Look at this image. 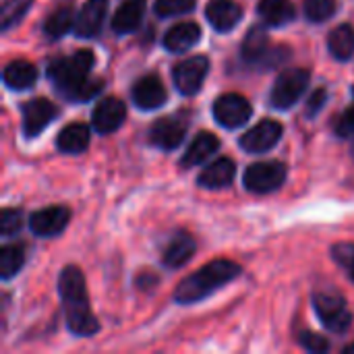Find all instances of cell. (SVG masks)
Listing matches in <instances>:
<instances>
[{
  "label": "cell",
  "mask_w": 354,
  "mask_h": 354,
  "mask_svg": "<svg viewBox=\"0 0 354 354\" xmlns=\"http://www.w3.org/2000/svg\"><path fill=\"white\" fill-rule=\"evenodd\" d=\"M58 295L62 301V311L66 317V328L71 334L89 338L97 334L100 324L89 307V295L85 286L83 272L75 266H66L58 278Z\"/></svg>",
  "instance_id": "cell-1"
},
{
  "label": "cell",
  "mask_w": 354,
  "mask_h": 354,
  "mask_svg": "<svg viewBox=\"0 0 354 354\" xmlns=\"http://www.w3.org/2000/svg\"><path fill=\"white\" fill-rule=\"evenodd\" d=\"M239 274H241V268L234 261H228V259L209 261L207 266H203L199 272L191 274L176 286L174 301L178 305H193L197 301H203L205 297H209L212 292H216L218 288L234 280Z\"/></svg>",
  "instance_id": "cell-2"
},
{
  "label": "cell",
  "mask_w": 354,
  "mask_h": 354,
  "mask_svg": "<svg viewBox=\"0 0 354 354\" xmlns=\"http://www.w3.org/2000/svg\"><path fill=\"white\" fill-rule=\"evenodd\" d=\"M95 64V56L91 50H79L73 56L56 58L48 64V79L54 87L64 95L83 81L89 79V73Z\"/></svg>",
  "instance_id": "cell-3"
},
{
  "label": "cell",
  "mask_w": 354,
  "mask_h": 354,
  "mask_svg": "<svg viewBox=\"0 0 354 354\" xmlns=\"http://www.w3.org/2000/svg\"><path fill=\"white\" fill-rule=\"evenodd\" d=\"M311 75L305 68H288L282 71L270 91V104L276 110H288L292 108L299 97L305 93V89L309 87Z\"/></svg>",
  "instance_id": "cell-4"
},
{
  "label": "cell",
  "mask_w": 354,
  "mask_h": 354,
  "mask_svg": "<svg viewBox=\"0 0 354 354\" xmlns=\"http://www.w3.org/2000/svg\"><path fill=\"white\" fill-rule=\"evenodd\" d=\"M313 307L319 322L334 334H344L351 328L353 315L338 292H317L313 297Z\"/></svg>",
  "instance_id": "cell-5"
},
{
  "label": "cell",
  "mask_w": 354,
  "mask_h": 354,
  "mask_svg": "<svg viewBox=\"0 0 354 354\" xmlns=\"http://www.w3.org/2000/svg\"><path fill=\"white\" fill-rule=\"evenodd\" d=\"M243 58L259 66H276L288 58L286 48H272L263 27H253L243 41Z\"/></svg>",
  "instance_id": "cell-6"
},
{
  "label": "cell",
  "mask_w": 354,
  "mask_h": 354,
  "mask_svg": "<svg viewBox=\"0 0 354 354\" xmlns=\"http://www.w3.org/2000/svg\"><path fill=\"white\" fill-rule=\"evenodd\" d=\"M286 180V166L280 162H257L245 170L243 185L251 193H274Z\"/></svg>",
  "instance_id": "cell-7"
},
{
  "label": "cell",
  "mask_w": 354,
  "mask_h": 354,
  "mask_svg": "<svg viewBox=\"0 0 354 354\" xmlns=\"http://www.w3.org/2000/svg\"><path fill=\"white\" fill-rule=\"evenodd\" d=\"M207 71H209L207 56H201V54L199 56H191V58H185L183 62H178L174 66L172 81H174L176 89L183 95H195L203 87Z\"/></svg>",
  "instance_id": "cell-8"
},
{
  "label": "cell",
  "mask_w": 354,
  "mask_h": 354,
  "mask_svg": "<svg viewBox=\"0 0 354 354\" xmlns=\"http://www.w3.org/2000/svg\"><path fill=\"white\" fill-rule=\"evenodd\" d=\"M253 114L251 102L239 93H224L214 102V118L224 129H239L249 122Z\"/></svg>",
  "instance_id": "cell-9"
},
{
  "label": "cell",
  "mask_w": 354,
  "mask_h": 354,
  "mask_svg": "<svg viewBox=\"0 0 354 354\" xmlns=\"http://www.w3.org/2000/svg\"><path fill=\"white\" fill-rule=\"evenodd\" d=\"M58 108L56 104H52L50 100L44 97H35L29 100L21 106V116H23V133L25 137L33 139L37 137L54 118H58Z\"/></svg>",
  "instance_id": "cell-10"
},
{
  "label": "cell",
  "mask_w": 354,
  "mask_h": 354,
  "mask_svg": "<svg viewBox=\"0 0 354 354\" xmlns=\"http://www.w3.org/2000/svg\"><path fill=\"white\" fill-rule=\"evenodd\" d=\"M71 220V212L64 205H50L44 209H37L29 218V230L39 239H54L64 232L66 224Z\"/></svg>",
  "instance_id": "cell-11"
},
{
  "label": "cell",
  "mask_w": 354,
  "mask_h": 354,
  "mask_svg": "<svg viewBox=\"0 0 354 354\" xmlns=\"http://www.w3.org/2000/svg\"><path fill=\"white\" fill-rule=\"evenodd\" d=\"M282 133L284 129L278 120L266 118L241 137V147L249 153H266L280 141Z\"/></svg>",
  "instance_id": "cell-12"
},
{
  "label": "cell",
  "mask_w": 354,
  "mask_h": 354,
  "mask_svg": "<svg viewBox=\"0 0 354 354\" xmlns=\"http://www.w3.org/2000/svg\"><path fill=\"white\" fill-rule=\"evenodd\" d=\"M127 118V108L116 97H104L91 112V124L100 135H110L122 127Z\"/></svg>",
  "instance_id": "cell-13"
},
{
  "label": "cell",
  "mask_w": 354,
  "mask_h": 354,
  "mask_svg": "<svg viewBox=\"0 0 354 354\" xmlns=\"http://www.w3.org/2000/svg\"><path fill=\"white\" fill-rule=\"evenodd\" d=\"M187 135V122L178 116H166L158 118L149 131V141L158 149H176Z\"/></svg>",
  "instance_id": "cell-14"
},
{
  "label": "cell",
  "mask_w": 354,
  "mask_h": 354,
  "mask_svg": "<svg viewBox=\"0 0 354 354\" xmlns=\"http://www.w3.org/2000/svg\"><path fill=\"white\" fill-rule=\"evenodd\" d=\"M131 97L139 110H156L168 100V93L158 75H145L133 85Z\"/></svg>",
  "instance_id": "cell-15"
},
{
  "label": "cell",
  "mask_w": 354,
  "mask_h": 354,
  "mask_svg": "<svg viewBox=\"0 0 354 354\" xmlns=\"http://www.w3.org/2000/svg\"><path fill=\"white\" fill-rule=\"evenodd\" d=\"M108 12V0H87L75 19V33L79 37H93L102 31L104 19Z\"/></svg>",
  "instance_id": "cell-16"
},
{
  "label": "cell",
  "mask_w": 354,
  "mask_h": 354,
  "mask_svg": "<svg viewBox=\"0 0 354 354\" xmlns=\"http://www.w3.org/2000/svg\"><path fill=\"white\" fill-rule=\"evenodd\" d=\"M205 17L216 31L226 33L241 23L243 8L234 0H212L205 8Z\"/></svg>",
  "instance_id": "cell-17"
},
{
  "label": "cell",
  "mask_w": 354,
  "mask_h": 354,
  "mask_svg": "<svg viewBox=\"0 0 354 354\" xmlns=\"http://www.w3.org/2000/svg\"><path fill=\"white\" fill-rule=\"evenodd\" d=\"M195 249H197L195 239L189 232H176L168 241V245L162 253V263L170 270L183 268L185 263L191 261V257L195 255Z\"/></svg>",
  "instance_id": "cell-18"
},
{
  "label": "cell",
  "mask_w": 354,
  "mask_h": 354,
  "mask_svg": "<svg viewBox=\"0 0 354 354\" xmlns=\"http://www.w3.org/2000/svg\"><path fill=\"white\" fill-rule=\"evenodd\" d=\"M145 6H147L145 0H124L118 6L116 15L112 17V29H114V33L127 35V33L137 31L139 25H141V21H143Z\"/></svg>",
  "instance_id": "cell-19"
},
{
  "label": "cell",
  "mask_w": 354,
  "mask_h": 354,
  "mask_svg": "<svg viewBox=\"0 0 354 354\" xmlns=\"http://www.w3.org/2000/svg\"><path fill=\"white\" fill-rule=\"evenodd\" d=\"M234 174L236 164L228 158H218L207 168H203V172L197 178V185L203 189H224L234 180Z\"/></svg>",
  "instance_id": "cell-20"
},
{
  "label": "cell",
  "mask_w": 354,
  "mask_h": 354,
  "mask_svg": "<svg viewBox=\"0 0 354 354\" xmlns=\"http://www.w3.org/2000/svg\"><path fill=\"white\" fill-rule=\"evenodd\" d=\"M220 149V139L214 135V133H199L187 147L183 160H180V166L183 168H193V166H199L201 162H205L209 156H214L216 151Z\"/></svg>",
  "instance_id": "cell-21"
},
{
  "label": "cell",
  "mask_w": 354,
  "mask_h": 354,
  "mask_svg": "<svg viewBox=\"0 0 354 354\" xmlns=\"http://www.w3.org/2000/svg\"><path fill=\"white\" fill-rule=\"evenodd\" d=\"M201 37V27L197 23H176L174 27H170L164 35V48L168 52H187L189 48H193Z\"/></svg>",
  "instance_id": "cell-22"
},
{
  "label": "cell",
  "mask_w": 354,
  "mask_h": 354,
  "mask_svg": "<svg viewBox=\"0 0 354 354\" xmlns=\"http://www.w3.org/2000/svg\"><path fill=\"white\" fill-rule=\"evenodd\" d=\"M257 15L263 25L282 27V25H288L297 17V10L290 0H259Z\"/></svg>",
  "instance_id": "cell-23"
},
{
  "label": "cell",
  "mask_w": 354,
  "mask_h": 354,
  "mask_svg": "<svg viewBox=\"0 0 354 354\" xmlns=\"http://www.w3.org/2000/svg\"><path fill=\"white\" fill-rule=\"evenodd\" d=\"M89 145V129L83 122H71L66 124L58 137H56V147L58 151L66 156H77L83 153Z\"/></svg>",
  "instance_id": "cell-24"
},
{
  "label": "cell",
  "mask_w": 354,
  "mask_h": 354,
  "mask_svg": "<svg viewBox=\"0 0 354 354\" xmlns=\"http://www.w3.org/2000/svg\"><path fill=\"white\" fill-rule=\"evenodd\" d=\"M2 81L15 91H25L37 81V68L27 60H12L4 66Z\"/></svg>",
  "instance_id": "cell-25"
},
{
  "label": "cell",
  "mask_w": 354,
  "mask_h": 354,
  "mask_svg": "<svg viewBox=\"0 0 354 354\" xmlns=\"http://www.w3.org/2000/svg\"><path fill=\"white\" fill-rule=\"evenodd\" d=\"M328 50L330 54L344 62V60H351L354 56V29L348 23H342L338 25L336 29H332L330 37H328Z\"/></svg>",
  "instance_id": "cell-26"
},
{
  "label": "cell",
  "mask_w": 354,
  "mask_h": 354,
  "mask_svg": "<svg viewBox=\"0 0 354 354\" xmlns=\"http://www.w3.org/2000/svg\"><path fill=\"white\" fill-rule=\"evenodd\" d=\"M75 12H73V8H68V6H62V8H58V10H54L48 19H46V23H44V33L50 37V39H58V37H62L64 33H68L71 29H75Z\"/></svg>",
  "instance_id": "cell-27"
},
{
  "label": "cell",
  "mask_w": 354,
  "mask_h": 354,
  "mask_svg": "<svg viewBox=\"0 0 354 354\" xmlns=\"http://www.w3.org/2000/svg\"><path fill=\"white\" fill-rule=\"evenodd\" d=\"M25 263V247L23 245H6L0 251V276L2 280L15 278Z\"/></svg>",
  "instance_id": "cell-28"
},
{
  "label": "cell",
  "mask_w": 354,
  "mask_h": 354,
  "mask_svg": "<svg viewBox=\"0 0 354 354\" xmlns=\"http://www.w3.org/2000/svg\"><path fill=\"white\" fill-rule=\"evenodd\" d=\"M31 4H33V0H4L2 8H0V27H2V31L17 25L27 15Z\"/></svg>",
  "instance_id": "cell-29"
},
{
  "label": "cell",
  "mask_w": 354,
  "mask_h": 354,
  "mask_svg": "<svg viewBox=\"0 0 354 354\" xmlns=\"http://www.w3.org/2000/svg\"><path fill=\"white\" fill-rule=\"evenodd\" d=\"M303 10L311 23H324L336 15L338 2L336 0H305Z\"/></svg>",
  "instance_id": "cell-30"
},
{
  "label": "cell",
  "mask_w": 354,
  "mask_h": 354,
  "mask_svg": "<svg viewBox=\"0 0 354 354\" xmlns=\"http://www.w3.org/2000/svg\"><path fill=\"white\" fill-rule=\"evenodd\" d=\"M195 8V0H156L153 10L158 17H178L191 12Z\"/></svg>",
  "instance_id": "cell-31"
},
{
  "label": "cell",
  "mask_w": 354,
  "mask_h": 354,
  "mask_svg": "<svg viewBox=\"0 0 354 354\" xmlns=\"http://www.w3.org/2000/svg\"><path fill=\"white\" fill-rule=\"evenodd\" d=\"M332 257L334 261L351 276L354 282V243H338L332 247Z\"/></svg>",
  "instance_id": "cell-32"
},
{
  "label": "cell",
  "mask_w": 354,
  "mask_h": 354,
  "mask_svg": "<svg viewBox=\"0 0 354 354\" xmlns=\"http://www.w3.org/2000/svg\"><path fill=\"white\" fill-rule=\"evenodd\" d=\"M104 87L102 79H87L81 85H77L75 89H71L68 93H64V97H68L71 102H87L91 97H95Z\"/></svg>",
  "instance_id": "cell-33"
},
{
  "label": "cell",
  "mask_w": 354,
  "mask_h": 354,
  "mask_svg": "<svg viewBox=\"0 0 354 354\" xmlns=\"http://www.w3.org/2000/svg\"><path fill=\"white\" fill-rule=\"evenodd\" d=\"M21 226H23V214L19 209H12V207L2 209V214H0V234L4 239L17 234L21 230Z\"/></svg>",
  "instance_id": "cell-34"
},
{
  "label": "cell",
  "mask_w": 354,
  "mask_h": 354,
  "mask_svg": "<svg viewBox=\"0 0 354 354\" xmlns=\"http://www.w3.org/2000/svg\"><path fill=\"white\" fill-rule=\"evenodd\" d=\"M299 342H301V346H303L305 351H309V353L322 354V353H328V351H330V342H328L324 336H319V334H313V332H301V336H299Z\"/></svg>",
  "instance_id": "cell-35"
},
{
  "label": "cell",
  "mask_w": 354,
  "mask_h": 354,
  "mask_svg": "<svg viewBox=\"0 0 354 354\" xmlns=\"http://www.w3.org/2000/svg\"><path fill=\"white\" fill-rule=\"evenodd\" d=\"M334 131H336V135L342 137V139H351V137H354V108H348L346 112L340 114V118L336 120Z\"/></svg>",
  "instance_id": "cell-36"
},
{
  "label": "cell",
  "mask_w": 354,
  "mask_h": 354,
  "mask_svg": "<svg viewBox=\"0 0 354 354\" xmlns=\"http://www.w3.org/2000/svg\"><path fill=\"white\" fill-rule=\"evenodd\" d=\"M326 102H328V91H326L324 87L315 89V91L311 93L309 102H307V110H305V114H307L309 118L317 116V114L322 112V108L326 106Z\"/></svg>",
  "instance_id": "cell-37"
},
{
  "label": "cell",
  "mask_w": 354,
  "mask_h": 354,
  "mask_svg": "<svg viewBox=\"0 0 354 354\" xmlns=\"http://www.w3.org/2000/svg\"><path fill=\"white\" fill-rule=\"evenodd\" d=\"M344 353H346V354H354V344H351V346H346V348H344Z\"/></svg>",
  "instance_id": "cell-38"
},
{
  "label": "cell",
  "mask_w": 354,
  "mask_h": 354,
  "mask_svg": "<svg viewBox=\"0 0 354 354\" xmlns=\"http://www.w3.org/2000/svg\"><path fill=\"white\" fill-rule=\"evenodd\" d=\"M353 97H354V87H353Z\"/></svg>",
  "instance_id": "cell-39"
}]
</instances>
